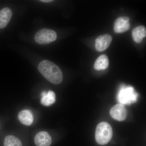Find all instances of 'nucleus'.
I'll list each match as a JSON object with an SVG mask.
<instances>
[{
	"instance_id": "obj_10",
	"label": "nucleus",
	"mask_w": 146,
	"mask_h": 146,
	"mask_svg": "<svg viewBox=\"0 0 146 146\" xmlns=\"http://www.w3.org/2000/svg\"><path fill=\"white\" fill-rule=\"evenodd\" d=\"M18 119L23 124L29 126L33 121V117L32 112L29 110H22L18 115Z\"/></svg>"
},
{
	"instance_id": "obj_11",
	"label": "nucleus",
	"mask_w": 146,
	"mask_h": 146,
	"mask_svg": "<svg viewBox=\"0 0 146 146\" xmlns=\"http://www.w3.org/2000/svg\"><path fill=\"white\" fill-rule=\"evenodd\" d=\"M41 96V103L45 106H50L56 101L55 94L53 91H49L48 92L43 91Z\"/></svg>"
},
{
	"instance_id": "obj_14",
	"label": "nucleus",
	"mask_w": 146,
	"mask_h": 146,
	"mask_svg": "<svg viewBox=\"0 0 146 146\" xmlns=\"http://www.w3.org/2000/svg\"><path fill=\"white\" fill-rule=\"evenodd\" d=\"M4 146H22V143L17 137L9 135L5 138Z\"/></svg>"
},
{
	"instance_id": "obj_7",
	"label": "nucleus",
	"mask_w": 146,
	"mask_h": 146,
	"mask_svg": "<svg viewBox=\"0 0 146 146\" xmlns=\"http://www.w3.org/2000/svg\"><path fill=\"white\" fill-rule=\"evenodd\" d=\"M129 18L123 16L117 18L114 24V31L116 33H121L125 32L130 28Z\"/></svg>"
},
{
	"instance_id": "obj_12",
	"label": "nucleus",
	"mask_w": 146,
	"mask_h": 146,
	"mask_svg": "<svg viewBox=\"0 0 146 146\" xmlns=\"http://www.w3.org/2000/svg\"><path fill=\"white\" fill-rule=\"evenodd\" d=\"M146 36L145 27L140 26L133 29L132 32V36L133 40L136 43H141L144 37Z\"/></svg>"
},
{
	"instance_id": "obj_6",
	"label": "nucleus",
	"mask_w": 146,
	"mask_h": 146,
	"mask_svg": "<svg viewBox=\"0 0 146 146\" xmlns=\"http://www.w3.org/2000/svg\"><path fill=\"white\" fill-rule=\"evenodd\" d=\"M112 37L109 34L102 35L96 40L95 47L98 51L102 52L107 49L112 41Z\"/></svg>"
},
{
	"instance_id": "obj_2",
	"label": "nucleus",
	"mask_w": 146,
	"mask_h": 146,
	"mask_svg": "<svg viewBox=\"0 0 146 146\" xmlns=\"http://www.w3.org/2000/svg\"><path fill=\"white\" fill-rule=\"evenodd\" d=\"M112 128L109 123L105 122L100 123L96 129V141L100 145H106L112 139Z\"/></svg>"
},
{
	"instance_id": "obj_15",
	"label": "nucleus",
	"mask_w": 146,
	"mask_h": 146,
	"mask_svg": "<svg viewBox=\"0 0 146 146\" xmlns=\"http://www.w3.org/2000/svg\"><path fill=\"white\" fill-rule=\"evenodd\" d=\"M40 1L41 2L44 3H49L53 1L52 0H41Z\"/></svg>"
},
{
	"instance_id": "obj_3",
	"label": "nucleus",
	"mask_w": 146,
	"mask_h": 146,
	"mask_svg": "<svg viewBox=\"0 0 146 146\" xmlns=\"http://www.w3.org/2000/svg\"><path fill=\"white\" fill-rule=\"evenodd\" d=\"M138 95L134 88L131 86H122L118 93L117 99L120 104L123 105L130 104L135 102Z\"/></svg>"
},
{
	"instance_id": "obj_4",
	"label": "nucleus",
	"mask_w": 146,
	"mask_h": 146,
	"mask_svg": "<svg viewBox=\"0 0 146 146\" xmlns=\"http://www.w3.org/2000/svg\"><path fill=\"white\" fill-rule=\"evenodd\" d=\"M57 35L54 31L43 29L37 32L35 36V42L40 44H47L54 41Z\"/></svg>"
},
{
	"instance_id": "obj_1",
	"label": "nucleus",
	"mask_w": 146,
	"mask_h": 146,
	"mask_svg": "<svg viewBox=\"0 0 146 146\" xmlns=\"http://www.w3.org/2000/svg\"><path fill=\"white\" fill-rule=\"evenodd\" d=\"M39 72L48 81L56 84H60L63 80V73L60 68L48 60L41 61L38 67Z\"/></svg>"
},
{
	"instance_id": "obj_13",
	"label": "nucleus",
	"mask_w": 146,
	"mask_h": 146,
	"mask_svg": "<svg viewBox=\"0 0 146 146\" xmlns=\"http://www.w3.org/2000/svg\"><path fill=\"white\" fill-rule=\"evenodd\" d=\"M109 65V60L106 55L102 54L97 58L94 64V68L97 70L106 69Z\"/></svg>"
},
{
	"instance_id": "obj_9",
	"label": "nucleus",
	"mask_w": 146,
	"mask_h": 146,
	"mask_svg": "<svg viewBox=\"0 0 146 146\" xmlns=\"http://www.w3.org/2000/svg\"><path fill=\"white\" fill-rule=\"evenodd\" d=\"M12 16V11L8 7L0 11V29L4 28L7 25Z\"/></svg>"
},
{
	"instance_id": "obj_8",
	"label": "nucleus",
	"mask_w": 146,
	"mask_h": 146,
	"mask_svg": "<svg viewBox=\"0 0 146 146\" xmlns=\"http://www.w3.org/2000/svg\"><path fill=\"white\" fill-rule=\"evenodd\" d=\"M52 142L51 137L46 131L39 132L35 138V143L36 146H50Z\"/></svg>"
},
{
	"instance_id": "obj_5",
	"label": "nucleus",
	"mask_w": 146,
	"mask_h": 146,
	"mask_svg": "<svg viewBox=\"0 0 146 146\" xmlns=\"http://www.w3.org/2000/svg\"><path fill=\"white\" fill-rule=\"evenodd\" d=\"M110 115L114 119L122 121L125 119L127 112L123 105L119 104L111 108Z\"/></svg>"
}]
</instances>
